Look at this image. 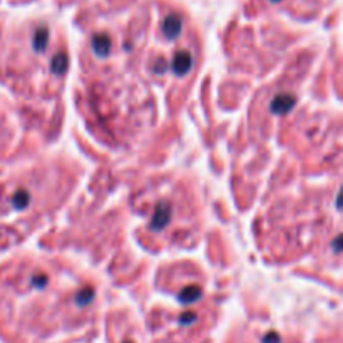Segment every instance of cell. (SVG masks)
<instances>
[{"mask_svg":"<svg viewBox=\"0 0 343 343\" xmlns=\"http://www.w3.org/2000/svg\"><path fill=\"white\" fill-rule=\"evenodd\" d=\"M32 182H29L27 186L17 184L15 187H12L10 194H7V208L10 209H25L30 204H34V199L37 198V191L32 189ZM37 201V199H35Z\"/></svg>","mask_w":343,"mask_h":343,"instance_id":"cell-3","label":"cell"},{"mask_svg":"<svg viewBox=\"0 0 343 343\" xmlns=\"http://www.w3.org/2000/svg\"><path fill=\"white\" fill-rule=\"evenodd\" d=\"M159 201H154L153 208L149 209V228L154 233H161L168 230V226L174 223V213H176V204L172 203L169 196H161L158 198Z\"/></svg>","mask_w":343,"mask_h":343,"instance_id":"cell-2","label":"cell"},{"mask_svg":"<svg viewBox=\"0 0 343 343\" xmlns=\"http://www.w3.org/2000/svg\"><path fill=\"white\" fill-rule=\"evenodd\" d=\"M22 61L27 66L22 79L32 94H50L62 86L69 64L67 50L49 24H29L22 35Z\"/></svg>","mask_w":343,"mask_h":343,"instance_id":"cell-1","label":"cell"}]
</instances>
